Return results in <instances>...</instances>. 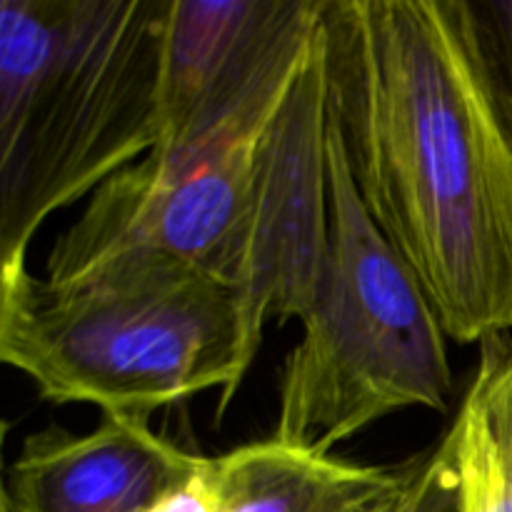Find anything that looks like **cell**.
<instances>
[{
    "mask_svg": "<svg viewBox=\"0 0 512 512\" xmlns=\"http://www.w3.org/2000/svg\"><path fill=\"white\" fill-rule=\"evenodd\" d=\"M328 110L450 340L512 328V148L440 0H323Z\"/></svg>",
    "mask_w": 512,
    "mask_h": 512,
    "instance_id": "6da1fadb",
    "label": "cell"
},
{
    "mask_svg": "<svg viewBox=\"0 0 512 512\" xmlns=\"http://www.w3.org/2000/svg\"><path fill=\"white\" fill-rule=\"evenodd\" d=\"M170 0L0 3V268L160 143Z\"/></svg>",
    "mask_w": 512,
    "mask_h": 512,
    "instance_id": "7a4b0ae2",
    "label": "cell"
},
{
    "mask_svg": "<svg viewBox=\"0 0 512 512\" xmlns=\"http://www.w3.org/2000/svg\"><path fill=\"white\" fill-rule=\"evenodd\" d=\"M0 360L58 405L148 423L220 390L218 420L255 353L233 288L188 260L130 253L65 283L0 268Z\"/></svg>",
    "mask_w": 512,
    "mask_h": 512,
    "instance_id": "3957f363",
    "label": "cell"
},
{
    "mask_svg": "<svg viewBox=\"0 0 512 512\" xmlns=\"http://www.w3.org/2000/svg\"><path fill=\"white\" fill-rule=\"evenodd\" d=\"M300 323V343L280 373L273 438L330 455L398 410L448 408L453 370L443 320L370 218L333 118L328 245L315 300Z\"/></svg>",
    "mask_w": 512,
    "mask_h": 512,
    "instance_id": "277c9868",
    "label": "cell"
},
{
    "mask_svg": "<svg viewBox=\"0 0 512 512\" xmlns=\"http://www.w3.org/2000/svg\"><path fill=\"white\" fill-rule=\"evenodd\" d=\"M328 73L323 23L260 135L243 228L223 280L258 355L270 320L305 318L328 245Z\"/></svg>",
    "mask_w": 512,
    "mask_h": 512,
    "instance_id": "5b68a950",
    "label": "cell"
},
{
    "mask_svg": "<svg viewBox=\"0 0 512 512\" xmlns=\"http://www.w3.org/2000/svg\"><path fill=\"white\" fill-rule=\"evenodd\" d=\"M263 130L155 148L115 173L55 240L45 280L65 283L130 253L188 260L223 280L248 210Z\"/></svg>",
    "mask_w": 512,
    "mask_h": 512,
    "instance_id": "8992f818",
    "label": "cell"
},
{
    "mask_svg": "<svg viewBox=\"0 0 512 512\" xmlns=\"http://www.w3.org/2000/svg\"><path fill=\"white\" fill-rule=\"evenodd\" d=\"M320 23L323 0H170L155 148L260 133Z\"/></svg>",
    "mask_w": 512,
    "mask_h": 512,
    "instance_id": "52a82bcc",
    "label": "cell"
},
{
    "mask_svg": "<svg viewBox=\"0 0 512 512\" xmlns=\"http://www.w3.org/2000/svg\"><path fill=\"white\" fill-rule=\"evenodd\" d=\"M205 455L135 418L103 415L90 433L50 425L25 438L3 488L10 512H148Z\"/></svg>",
    "mask_w": 512,
    "mask_h": 512,
    "instance_id": "ba28073f",
    "label": "cell"
},
{
    "mask_svg": "<svg viewBox=\"0 0 512 512\" xmlns=\"http://www.w3.org/2000/svg\"><path fill=\"white\" fill-rule=\"evenodd\" d=\"M423 453L395 465H358L278 438L213 458L220 512H393Z\"/></svg>",
    "mask_w": 512,
    "mask_h": 512,
    "instance_id": "9c48e42d",
    "label": "cell"
},
{
    "mask_svg": "<svg viewBox=\"0 0 512 512\" xmlns=\"http://www.w3.org/2000/svg\"><path fill=\"white\" fill-rule=\"evenodd\" d=\"M512 148V0H440Z\"/></svg>",
    "mask_w": 512,
    "mask_h": 512,
    "instance_id": "30bf717a",
    "label": "cell"
},
{
    "mask_svg": "<svg viewBox=\"0 0 512 512\" xmlns=\"http://www.w3.org/2000/svg\"><path fill=\"white\" fill-rule=\"evenodd\" d=\"M473 388L493 453L512 488V345L500 348L498 338L485 343Z\"/></svg>",
    "mask_w": 512,
    "mask_h": 512,
    "instance_id": "8fae6325",
    "label": "cell"
},
{
    "mask_svg": "<svg viewBox=\"0 0 512 512\" xmlns=\"http://www.w3.org/2000/svg\"><path fill=\"white\" fill-rule=\"evenodd\" d=\"M148 512H220V490L213 458H205L203 465L185 483L170 488L163 498L155 500Z\"/></svg>",
    "mask_w": 512,
    "mask_h": 512,
    "instance_id": "7c38bea8",
    "label": "cell"
},
{
    "mask_svg": "<svg viewBox=\"0 0 512 512\" xmlns=\"http://www.w3.org/2000/svg\"><path fill=\"white\" fill-rule=\"evenodd\" d=\"M3 512H10V510H8V505H3Z\"/></svg>",
    "mask_w": 512,
    "mask_h": 512,
    "instance_id": "4fadbf2b",
    "label": "cell"
}]
</instances>
